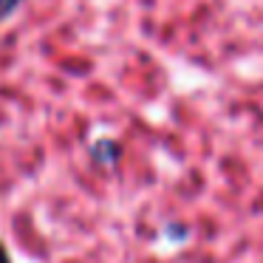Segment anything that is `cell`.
Segmentation results:
<instances>
[{"label":"cell","mask_w":263,"mask_h":263,"mask_svg":"<svg viewBox=\"0 0 263 263\" xmlns=\"http://www.w3.org/2000/svg\"><path fill=\"white\" fill-rule=\"evenodd\" d=\"M0 263H6V255H3V252H0Z\"/></svg>","instance_id":"cell-1"}]
</instances>
